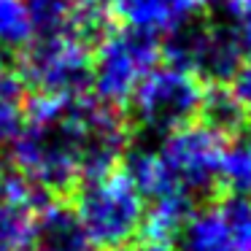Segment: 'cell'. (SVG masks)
Returning a JSON list of instances; mask_svg holds the SVG:
<instances>
[{"label": "cell", "instance_id": "obj_1", "mask_svg": "<svg viewBox=\"0 0 251 251\" xmlns=\"http://www.w3.org/2000/svg\"><path fill=\"white\" fill-rule=\"evenodd\" d=\"M73 192H76L73 213L95 249L119 251L141 232L146 200L127 176V170L114 168L103 176L81 181Z\"/></svg>", "mask_w": 251, "mask_h": 251}, {"label": "cell", "instance_id": "obj_2", "mask_svg": "<svg viewBox=\"0 0 251 251\" xmlns=\"http://www.w3.org/2000/svg\"><path fill=\"white\" fill-rule=\"evenodd\" d=\"M157 38L125 27L103 33L98 49L92 51V71H89L95 98L114 108L130 103L135 87L157 65Z\"/></svg>", "mask_w": 251, "mask_h": 251}, {"label": "cell", "instance_id": "obj_3", "mask_svg": "<svg viewBox=\"0 0 251 251\" xmlns=\"http://www.w3.org/2000/svg\"><path fill=\"white\" fill-rule=\"evenodd\" d=\"M205 87L176 65H154L130 98L132 116L151 132H170L189 125L202 108Z\"/></svg>", "mask_w": 251, "mask_h": 251}, {"label": "cell", "instance_id": "obj_4", "mask_svg": "<svg viewBox=\"0 0 251 251\" xmlns=\"http://www.w3.org/2000/svg\"><path fill=\"white\" fill-rule=\"evenodd\" d=\"M227 146V135L222 130L208 122H189L165 132L157 154L162 157L176 186L195 197L219 181V168Z\"/></svg>", "mask_w": 251, "mask_h": 251}, {"label": "cell", "instance_id": "obj_5", "mask_svg": "<svg viewBox=\"0 0 251 251\" xmlns=\"http://www.w3.org/2000/svg\"><path fill=\"white\" fill-rule=\"evenodd\" d=\"M92 49L76 35H46L25 46L22 81L46 95H81L89 84Z\"/></svg>", "mask_w": 251, "mask_h": 251}, {"label": "cell", "instance_id": "obj_6", "mask_svg": "<svg viewBox=\"0 0 251 251\" xmlns=\"http://www.w3.org/2000/svg\"><path fill=\"white\" fill-rule=\"evenodd\" d=\"M168 65L192 73L208 81H229L232 73L240 68V44L238 33L222 25H186L178 33L168 35L165 46Z\"/></svg>", "mask_w": 251, "mask_h": 251}, {"label": "cell", "instance_id": "obj_7", "mask_svg": "<svg viewBox=\"0 0 251 251\" xmlns=\"http://www.w3.org/2000/svg\"><path fill=\"white\" fill-rule=\"evenodd\" d=\"M181 251H251V195H224L192 211Z\"/></svg>", "mask_w": 251, "mask_h": 251}, {"label": "cell", "instance_id": "obj_8", "mask_svg": "<svg viewBox=\"0 0 251 251\" xmlns=\"http://www.w3.org/2000/svg\"><path fill=\"white\" fill-rule=\"evenodd\" d=\"M211 3L213 0H108V17L125 30L157 38L178 33Z\"/></svg>", "mask_w": 251, "mask_h": 251}, {"label": "cell", "instance_id": "obj_9", "mask_svg": "<svg viewBox=\"0 0 251 251\" xmlns=\"http://www.w3.org/2000/svg\"><path fill=\"white\" fill-rule=\"evenodd\" d=\"M35 243L41 251H98L73 208L46 202L35 216Z\"/></svg>", "mask_w": 251, "mask_h": 251}, {"label": "cell", "instance_id": "obj_10", "mask_svg": "<svg viewBox=\"0 0 251 251\" xmlns=\"http://www.w3.org/2000/svg\"><path fill=\"white\" fill-rule=\"evenodd\" d=\"M192 211H195V197L186 192H170V195L154 197L143 213L138 235H143V240L149 243H173L186 227Z\"/></svg>", "mask_w": 251, "mask_h": 251}, {"label": "cell", "instance_id": "obj_11", "mask_svg": "<svg viewBox=\"0 0 251 251\" xmlns=\"http://www.w3.org/2000/svg\"><path fill=\"white\" fill-rule=\"evenodd\" d=\"M25 6H27L35 38H46V35H76V38H81L78 35L76 0H25Z\"/></svg>", "mask_w": 251, "mask_h": 251}, {"label": "cell", "instance_id": "obj_12", "mask_svg": "<svg viewBox=\"0 0 251 251\" xmlns=\"http://www.w3.org/2000/svg\"><path fill=\"white\" fill-rule=\"evenodd\" d=\"M25 81L14 73H0V143H11L25 127Z\"/></svg>", "mask_w": 251, "mask_h": 251}, {"label": "cell", "instance_id": "obj_13", "mask_svg": "<svg viewBox=\"0 0 251 251\" xmlns=\"http://www.w3.org/2000/svg\"><path fill=\"white\" fill-rule=\"evenodd\" d=\"M35 216L38 213L0 200V251H22L35 246Z\"/></svg>", "mask_w": 251, "mask_h": 251}, {"label": "cell", "instance_id": "obj_14", "mask_svg": "<svg viewBox=\"0 0 251 251\" xmlns=\"http://www.w3.org/2000/svg\"><path fill=\"white\" fill-rule=\"evenodd\" d=\"M0 200L25 208L30 213H38L46 202H51V195H46L38 184H33L14 165H8V168H0Z\"/></svg>", "mask_w": 251, "mask_h": 251}, {"label": "cell", "instance_id": "obj_15", "mask_svg": "<svg viewBox=\"0 0 251 251\" xmlns=\"http://www.w3.org/2000/svg\"><path fill=\"white\" fill-rule=\"evenodd\" d=\"M35 38L25 0H0V49H25Z\"/></svg>", "mask_w": 251, "mask_h": 251}, {"label": "cell", "instance_id": "obj_16", "mask_svg": "<svg viewBox=\"0 0 251 251\" xmlns=\"http://www.w3.org/2000/svg\"><path fill=\"white\" fill-rule=\"evenodd\" d=\"M202 114H205V122L213 125L216 130H222L224 135H229L232 130H238L243 125V111L235 103V98L229 95V89L224 84H213L211 89H205L202 95Z\"/></svg>", "mask_w": 251, "mask_h": 251}, {"label": "cell", "instance_id": "obj_17", "mask_svg": "<svg viewBox=\"0 0 251 251\" xmlns=\"http://www.w3.org/2000/svg\"><path fill=\"white\" fill-rule=\"evenodd\" d=\"M219 181L229 189V195H251V154L246 146H227Z\"/></svg>", "mask_w": 251, "mask_h": 251}, {"label": "cell", "instance_id": "obj_18", "mask_svg": "<svg viewBox=\"0 0 251 251\" xmlns=\"http://www.w3.org/2000/svg\"><path fill=\"white\" fill-rule=\"evenodd\" d=\"M227 89H229V95L235 98V103L240 105L243 116H251V62L249 65H240L238 71L232 73Z\"/></svg>", "mask_w": 251, "mask_h": 251}, {"label": "cell", "instance_id": "obj_19", "mask_svg": "<svg viewBox=\"0 0 251 251\" xmlns=\"http://www.w3.org/2000/svg\"><path fill=\"white\" fill-rule=\"evenodd\" d=\"M238 44H240V51L251 57V14L240 19V30H238Z\"/></svg>", "mask_w": 251, "mask_h": 251}, {"label": "cell", "instance_id": "obj_20", "mask_svg": "<svg viewBox=\"0 0 251 251\" xmlns=\"http://www.w3.org/2000/svg\"><path fill=\"white\" fill-rule=\"evenodd\" d=\"M222 3H224V8L238 19H243L251 14V0H222Z\"/></svg>", "mask_w": 251, "mask_h": 251}, {"label": "cell", "instance_id": "obj_21", "mask_svg": "<svg viewBox=\"0 0 251 251\" xmlns=\"http://www.w3.org/2000/svg\"><path fill=\"white\" fill-rule=\"evenodd\" d=\"M138 251H178L173 243H149V240H143V246Z\"/></svg>", "mask_w": 251, "mask_h": 251}, {"label": "cell", "instance_id": "obj_22", "mask_svg": "<svg viewBox=\"0 0 251 251\" xmlns=\"http://www.w3.org/2000/svg\"><path fill=\"white\" fill-rule=\"evenodd\" d=\"M8 71V57H6V49H0V73Z\"/></svg>", "mask_w": 251, "mask_h": 251}, {"label": "cell", "instance_id": "obj_23", "mask_svg": "<svg viewBox=\"0 0 251 251\" xmlns=\"http://www.w3.org/2000/svg\"><path fill=\"white\" fill-rule=\"evenodd\" d=\"M243 146H246V151L251 154V130H249V138H246V143H243Z\"/></svg>", "mask_w": 251, "mask_h": 251}, {"label": "cell", "instance_id": "obj_24", "mask_svg": "<svg viewBox=\"0 0 251 251\" xmlns=\"http://www.w3.org/2000/svg\"><path fill=\"white\" fill-rule=\"evenodd\" d=\"M22 251H41L38 246H30V249H22Z\"/></svg>", "mask_w": 251, "mask_h": 251}]
</instances>
